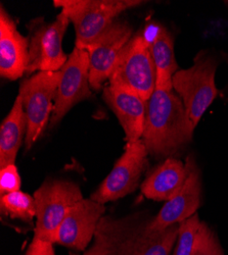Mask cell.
<instances>
[{"mask_svg": "<svg viewBox=\"0 0 228 255\" xmlns=\"http://www.w3.org/2000/svg\"><path fill=\"white\" fill-rule=\"evenodd\" d=\"M70 18L60 11L53 22L46 23L42 17L32 19L29 30V61L26 77L39 72H58L68 57L63 49V40Z\"/></svg>", "mask_w": 228, "mask_h": 255, "instance_id": "cell-5", "label": "cell"}, {"mask_svg": "<svg viewBox=\"0 0 228 255\" xmlns=\"http://www.w3.org/2000/svg\"><path fill=\"white\" fill-rule=\"evenodd\" d=\"M36 205L35 239L52 241L68 211L83 199L80 187L67 180H47L34 193Z\"/></svg>", "mask_w": 228, "mask_h": 255, "instance_id": "cell-7", "label": "cell"}, {"mask_svg": "<svg viewBox=\"0 0 228 255\" xmlns=\"http://www.w3.org/2000/svg\"><path fill=\"white\" fill-rule=\"evenodd\" d=\"M25 255H55L53 243L46 240L33 238Z\"/></svg>", "mask_w": 228, "mask_h": 255, "instance_id": "cell-24", "label": "cell"}, {"mask_svg": "<svg viewBox=\"0 0 228 255\" xmlns=\"http://www.w3.org/2000/svg\"><path fill=\"white\" fill-rule=\"evenodd\" d=\"M147 224L138 223L135 230V244L140 255H170L178 238L179 224L161 231H148Z\"/></svg>", "mask_w": 228, "mask_h": 255, "instance_id": "cell-19", "label": "cell"}, {"mask_svg": "<svg viewBox=\"0 0 228 255\" xmlns=\"http://www.w3.org/2000/svg\"><path fill=\"white\" fill-rule=\"evenodd\" d=\"M0 211L3 217L32 224L33 219L36 218L34 196L23 191H16L0 196Z\"/></svg>", "mask_w": 228, "mask_h": 255, "instance_id": "cell-20", "label": "cell"}, {"mask_svg": "<svg viewBox=\"0 0 228 255\" xmlns=\"http://www.w3.org/2000/svg\"><path fill=\"white\" fill-rule=\"evenodd\" d=\"M194 132L181 98L173 90L156 89L147 101L141 138L149 154L171 156L192 142Z\"/></svg>", "mask_w": 228, "mask_h": 255, "instance_id": "cell-1", "label": "cell"}, {"mask_svg": "<svg viewBox=\"0 0 228 255\" xmlns=\"http://www.w3.org/2000/svg\"><path fill=\"white\" fill-rule=\"evenodd\" d=\"M27 135V118L22 98L17 94L9 114L0 126V168L14 164Z\"/></svg>", "mask_w": 228, "mask_h": 255, "instance_id": "cell-17", "label": "cell"}, {"mask_svg": "<svg viewBox=\"0 0 228 255\" xmlns=\"http://www.w3.org/2000/svg\"><path fill=\"white\" fill-rule=\"evenodd\" d=\"M29 61V39L17 31L13 18L3 5L0 8V75L15 81L26 75Z\"/></svg>", "mask_w": 228, "mask_h": 255, "instance_id": "cell-14", "label": "cell"}, {"mask_svg": "<svg viewBox=\"0 0 228 255\" xmlns=\"http://www.w3.org/2000/svg\"><path fill=\"white\" fill-rule=\"evenodd\" d=\"M149 152L142 140L127 143L125 151L115 163L111 173L101 182L90 198L106 204L134 192L146 168Z\"/></svg>", "mask_w": 228, "mask_h": 255, "instance_id": "cell-8", "label": "cell"}, {"mask_svg": "<svg viewBox=\"0 0 228 255\" xmlns=\"http://www.w3.org/2000/svg\"><path fill=\"white\" fill-rule=\"evenodd\" d=\"M216 69V59L202 53L193 67L179 70L173 77V89L181 98L195 129L219 93L215 84Z\"/></svg>", "mask_w": 228, "mask_h": 255, "instance_id": "cell-4", "label": "cell"}, {"mask_svg": "<svg viewBox=\"0 0 228 255\" xmlns=\"http://www.w3.org/2000/svg\"><path fill=\"white\" fill-rule=\"evenodd\" d=\"M105 212V204L91 198H83L68 211L51 242L76 251L86 250L94 238L98 223Z\"/></svg>", "mask_w": 228, "mask_h": 255, "instance_id": "cell-11", "label": "cell"}, {"mask_svg": "<svg viewBox=\"0 0 228 255\" xmlns=\"http://www.w3.org/2000/svg\"><path fill=\"white\" fill-rule=\"evenodd\" d=\"M164 29H165L164 27H162L156 23H152L144 28L143 32H140V33H141L144 41L147 42V44L151 47L155 43L156 40L160 37V35Z\"/></svg>", "mask_w": 228, "mask_h": 255, "instance_id": "cell-25", "label": "cell"}, {"mask_svg": "<svg viewBox=\"0 0 228 255\" xmlns=\"http://www.w3.org/2000/svg\"><path fill=\"white\" fill-rule=\"evenodd\" d=\"M193 255H224L215 233L202 222Z\"/></svg>", "mask_w": 228, "mask_h": 255, "instance_id": "cell-22", "label": "cell"}, {"mask_svg": "<svg viewBox=\"0 0 228 255\" xmlns=\"http://www.w3.org/2000/svg\"><path fill=\"white\" fill-rule=\"evenodd\" d=\"M188 176L189 167L186 163L168 157L141 184V193L151 200L168 201L182 189Z\"/></svg>", "mask_w": 228, "mask_h": 255, "instance_id": "cell-16", "label": "cell"}, {"mask_svg": "<svg viewBox=\"0 0 228 255\" xmlns=\"http://www.w3.org/2000/svg\"><path fill=\"white\" fill-rule=\"evenodd\" d=\"M60 72L50 127L58 124L76 104L92 95L89 83V54L86 49L75 46Z\"/></svg>", "mask_w": 228, "mask_h": 255, "instance_id": "cell-9", "label": "cell"}, {"mask_svg": "<svg viewBox=\"0 0 228 255\" xmlns=\"http://www.w3.org/2000/svg\"><path fill=\"white\" fill-rule=\"evenodd\" d=\"M102 98L116 115L125 132L127 143H134L142 138L147 101L135 92L108 85L102 89Z\"/></svg>", "mask_w": 228, "mask_h": 255, "instance_id": "cell-15", "label": "cell"}, {"mask_svg": "<svg viewBox=\"0 0 228 255\" xmlns=\"http://www.w3.org/2000/svg\"><path fill=\"white\" fill-rule=\"evenodd\" d=\"M189 176L182 189L170 200L166 201L159 214L147 224V230L161 231L190 219L197 214L202 203V181L200 169L192 156L186 159Z\"/></svg>", "mask_w": 228, "mask_h": 255, "instance_id": "cell-12", "label": "cell"}, {"mask_svg": "<svg viewBox=\"0 0 228 255\" xmlns=\"http://www.w3.org/2000/svg\"><path fill=\"white\" fill-rule=\"evenodd\" d=\"M151 51L157 71L156 89L173 90L172 80L179 71L174 54V42L167 29H164L160 37L151 46Z\"/></svg>", "mask_w": 228, "mask_h": 255, "instance_id": "cell-18", "label": "cell"}, {"mask_svg": "<svg viewBox=\"0 0 228 255\" xmlns=\"http://www.w3.org/2000/svg\"><path fill=\"white\" fill-rule=\"evenodd\" d=\"M157 71L151 47L139 32L122 49L109 85L128 89L148 101L156 90Z\"/></svg>", "mask_w": 228, "mask_h": 255, "instance_id": "cell-3", "label": "cell"}, {"mask_svg": "<svg viewBox=\"0 0 228 255\" xmlns=\"http://www.w3.org/2000/svg\"><path fill=\"white\" fill-rule=\"evenodd\" d=\"M226 3H227V4H228V2H226Z\"/></svg>", "mask_w": 228, "mask_h": 255, "instance_id": "cell-26", "label": "cell"}, {"mask_svg": "<svg viewBox=\"0 0 228 255\" xmlns=\"http://www.w3.org/2000/svg\"><path fill=\"white\" fill-rule=\"evenodd\" d=\"M61 72H39L20 82L18 95L22 98L27 118L25 149L28 151L42 135L53 112L54 98Z\"/></svg>", "mask_w": 228, "mask_h": 255, "instance_id": "cell-6", "label": "cell"}, {"mask_svg": "<svg viewBox=\"0 0 228 255\" xmlns=\"http://www.w3.org/2000/svg\"><path fill=\"white\" fill-rule=\"evenodd\" d=\"M137 217L115 219L103 216L98 223L92 245L84 255H140L135 244Z\"/></svg>", "mask_w": 228, "mask_h": 255, "instance_id": "cell-13", "label": "cell"}, {"mask_svg": "<svg viewBox=\"0 0 228 255\" xmlns=\"http://www.w3.org/2000/svg\"><path fill=\"white\" fill-rule=\"evenodd\" d=\"M202 222L198 214L179 224L178 238L173 255H193Z\"/></svg>", "mask_w": 228, "mask_h": 255, "instance_id": "cell-21", "label": "cell"}, {"mask_svg": "<svg viewBox=\"0 0 228 255\" xmlns=\"http://www.w3.org/2000/svg\"><path fill=\"white\" fill-rule=\"evenodd\" d=\"M22 180L15 163L0 168V196L20 191Z\"/></svg>", "mask_w": 228, "mask_h": 255, "instance_id": "cell-23", "label": "cell"}, {"mask_svg": "<svg viewBox=\"0 0 228 255\" xmlns=\"http://www.w3.org/2000/svg\"><path fill=\"white\" fill-rule=\"evenodd\" d=\"M133 29L125 20L115 22L90 44L81 48L89 54V83L94 91L103 89V84L109 81L115 63L130 39Z\"/></svg>", "mask_w": 228, "mask_h": 255, "instance_id": "cell-10", "label": "cell"}, {"mask_svg": "<svg viewBox=\"0 0 228 255\" xmlns=\"http://www.w3.org/2000/svg\"><path fill=\"white\" fill-rule=\"evenodd\" d=\"M76 31V47L90 44L105 32L118 16L143 3L138 0H55Z\"/></svg>", "mask_w": 228, "mask_h": 255, "instance_id": "cell-2", "label": "cell"}]
</instances>
